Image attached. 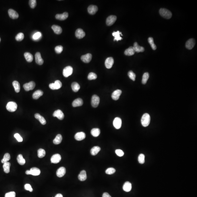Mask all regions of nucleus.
I'll list each match as a JSON object with an SVG mask.
<instances>
[{"instance_id": "f257e3e1", "label": "nucleus", "mask_w": 197, "mask_h": 197, "mask_svg": "<svg viewBox=\"0 0 197 197\" xmlns=\"http://www.w3.org/2000/svg\"><path fill=\"white\" fill-rule=\"evenodd\" d=\"M160 15L164 18L166 19H170L172 17V13L168 9H167L162 8L159 10Z\"/></svg>"}, {"instance_id": "f03ea898", "label": "nucleus", "mask_w": 197, "mask_h": 197, "mask_svg": "<svg viewBox=\"0 0 197 197\" xmlns=\"http://www.w3.org/2000/svg\"><path fill=\"white\" fill-rule=\"evenodd\" d=\"M150 121V117L147 113L144 114L141 118L142 125L143 127H147L149 125Z\"/></svg>"}, {"instance_id": "7ed1b4c3", "label": "nucleus", "mask_w": 197, "mask_h": 197, "mask_svg": "<svg viewBox=\"0 0 197 197\" xmlns=\"http://www.w3.org/2000/svg\"><path fill=\"white\" fill-rule=\"evenodd\" d=\"M41 171L39 169L36 167H33L30 169V170H27L26 174L27 175H32L33 176H38L40 174Z\"/></svg>"}, {"instance_id": "20e7f679", "label": "nucleus", "mask_w": 197, "mask_h": 197, "mask_svg": "<svg viewBox=\"0 0 197 197\" xmlns=\"http://www.w3.org/2000/svg\"><path fill=\"white\" fill-rule=\"evenodd\" d=\"M17 105L15 102L10 101L7 104L6 109L9 111L14 112L17 110Z\"/></svg>"}, {"instance_id": "39448f33", "label": "nucleus", "mask_w": 197, "mask_h": 197, "mask_svg": "<svg viewBox=\"0 0 197 197\" xmlns=\"http://www.w3.org/2000/svg\"><path fill=\"white\" fill-rule=\"evenodd\" d=\"M73 69L72 66H68L64 68L63 71V74L65 77H67L71 76L73 73Z\"/></svg>"}, {"instance_id": "423d86ee", "label": "nucleus", "mask_w": 197, "mask_h": 197, "mask_svg": "<svg viewBox=\"0 0 197 197\" xmlns=\"http://www.w3.org/2000/svg\"><path fill=\"white\" fill-rule=\"evenodd\" d=\"M62 84L60 80H57L54 83H51L49 85L50 88L52 90H58L62 87Z\"/></svg>"}, {"instance_id": "0eeeda50", "label": "nucleus", "mask_w": 197, "mask_h": 197, "mask_svg": "<svg viewBox=\"0 0 197 197\" xmlns=\"http://www.w3.org/2000/svg\"><path fill=\"white\" fill-rule=\"evenodd\" d=\"M100 102V98L97 95L92 96L91 99V105L93 107L96 108L98 106Z\"/></svg>"}, {"instance_id": "6e6552de", "label": "nucleus", "mask_w": 197, "mask_h": 197, "mask_svg": "<svg viewBox=\"0 0 197 197\" xmlns=\"http://www.w3.org/2000/svg\"><path fill=\"white\" fill-rule=\"evenodd\" d=\"M35 86H36V84H35V82L31 81L28 83L24 84L23 87L26 91H28L34 89Z\"/></svg>"}, {"instance_id": "1a4fd4ad", "label": "nucleus", "mask_w": 197, "mask_h": 197, "mask_svg": "<svg viewBox=\"0 0 197 197\" xmlns=\"http://www.w3.org/2000/svg\"><path fill=\"white\" fill-rule=\"evenodd\" d=\"M117 17L115 15H110L107 18V25L108 26L112 25L116 20Z\"/></svg>"}, {"instance_id": "9d476101", "label": "nucleus", "mask_w": 197, "mask_h": 197, "mask_svg": "<svg viewBox=\"0 0 197 197\" xmlns=\"http://www.w3.org/2000/svg\"><path fill=\"white\" fill-rule=\"evenodd\" d=\"M195 45V41L193 38H191L188 40L185 44V46L187 49L191 50L194 47Z\"/></svg>"}, {"instance_id": "9b49d317", "label": "nucleus", "mask_w": 197, "mask_h": 197, "mask_svg": "<svg viewBox=\"0 0 197 197\" xmlns=\"http://www.w3.org/2000/svg\"><path fill=\"white\" fill-rule=\"evenodd\" d=\"M114 63V60L112 57L107 58L105 61V66L107 68L110 69L112 68Z\"/></svg>"}, {"instance_id": "f8f14e48", "label": "nucleus", "mask_w": 197, "mask_h": 197, "mask_svg": "<svg viewBox=\"0 0 197 197\" xmlns=\"http://www.w3.org/2000/svg\"><path fill=\"white\" fill-rule=\"evenodd\" d=\"M113 125L117 129H119L121 127L122 125V120L119 117H115L113 121Z\"/></svg>"}, {"instance_id": "ddd939ff", "label": "nucleus", "mask_w": 197, "mask_h": 197, "mask_svg": "<svg viewBox=\"0 0 197 197\" xmlns=\"http://www.w3.org/2000/svg\"><path fill=\"white\" fill-rule=\"evenodd\" d=\"M92 58V55L90 53H88L86 54L82 55L81 57V60L83 62L86 63H90Z\"/></svg>"}, {"instance_id": "4468645a", "label": "nucleus", "mask_w": 197, "mask_h": 197, "mask_svg": "<svg viewBox=\"0 0 197 197\" xmlns=\"http://www.w3.org/2000/svg\"><path fill=\"white\" fill-rule=\"evenodd\" d=\"M61 157L60 155L58 154L53 155L51 158V162L53 163H57L60 161Z\"/></svg>"}, {"instance_id": "2eb2a0df", "label": "nucleus", "mask_w": 197, "mask_h": 197, "mask_svg": "<svg viewBox=\"0 0 197 197\" xmlns=\"http://www.w3.org/2000/svg\"><path fill=\"white\" fill-rule=\"evenodd\" d=\"M53 116L54 117H56L59 119H63L64 117V115L62 111L60 109H58L54 112L53 114Z\"/></svg>"}, {"instance_id": "dca6fc26", "label": "nucleus", "mask_w": 197, "mask_h": 197, "mask_svg": "<svg viewBox=\"0 0 197 197\" xmlns=\"http://www.w3.org/2000/svg\"><path fill=\"white\" fill-rule=\"evenodd\" d=\"M8 14L10 18L12 19H17L19 17V14L18 12L12 9L8 10Z\"/></svg>"}, {"instance_id": "f3484780", "label": "nucleus", "mask_w": 197, "mask_h": 197, "mask_svg": "<svg viewBox=\"0 0 197 197\" xmlns=\"http://www.w3.org/2000/svg\"><path fill=\"white\" fill-rule=\"evenodd\" d=\"M122 93V90H115L112 94V98L113 100H117L119 99Z\"/></svg>"}, {"instance_id": "a211bd4d", "label": "nucleus", "mask_w": 197, "mask_h": 197, "mask_svg": "<svg viewBox=\"0 0 197 197\" xmlns=\"http://www.w3.org/2000/svg\"><path fill=\"white\" fill-rule=\"evenodd\" d=\"M35 60L36 63L39 65H42L44 63V60L42 58L41 53L37 52L35 54Z\"/></svg>"}, {"instance_id": "6ab92c4d", "label": "nucleus", "mask_w": 197, "mask_h": 197, "mask_svg": "<svg viewBox=\"0 0 197 197\" xmlns=\"http://www.w3.org/2000/svg\"><path fill=\"white\" fill-rule=\"evenodd\" d=\"M86 135L85 133L83 132H78L75 134L74 138L76 140L78 141H81L85 138Z\"/></svg>"}, {"instance_id": "aec40b11", "label": "nucleus", "mask_w": 197, "mask_h": 197, "mask_svg": "<svg viewBox=\"0 0 197 197\" xmlns=\"http://www.w3.org/2000/svg\"><path fill=\"white\" fill-rule=\"evenodd\" d=\"M85 33L81 28H78L75 32V36L77 38L79 39H81L85 36Z\"/></svg>"}, {"instance_id": "412c9836", "label": "nucleus", "mask_w": 197, "mask_h": 197, "mask_svg": "<svg viewBox=\"0 0 197 197\" xmlns=\"http://www.w3.org/2000/svg\"><path fill=\"white\" fill-rule=\"evenodd\" d=\"M98 10V7L95 5H91L88 8V11L89 14L91 15L95 14Z\"/></svg>"}, {"instance_id": "4be33fe9", "label": "nucleus", "mask_w": 197, "mask_h": 197, "mask_svg": "<svg viewBox=\"0 0 197 197\" xmlns=\"http://www.w3.org/2000/svg\"><path fill=\"white\" fill-rule=\"evenodd\" d=\"M66 171L65 168L64 167H61L57 170L56 174L58 177H63L65 174Z\"/></svg>"}, {"instance_id": "5701e85b", "label": "nucleus", "mask_w": 197, "mask_h": 197, "mask_svg": "<svg viewBox=\"0 0 197 197\" xmlns=\"http://www.w3.org/2000/svg\"><path fill=\"white\" fill-rule=\"evenodd\" d=\"M68 17V12H65L62 14H57L55 15V18L59 20H63L67 19Z\"/></svg>"}, {"instance_id": "b1692460", "label": "nucleus", "mask_w": 197, "mask_h": 197, "mask_svg": "<svg viewBox=\"0 0 197 197\" xmlns=\"http://www.w3.org/2000/svg\"><path fill=\"white\" fill-rule=\"evenodd\" d=\"M134 51L135 52L137 53L142 52L144 50V48L143 47L139 45L137 42H135L134 44V46H133Z\"/></svg>"}, {"instance_id": "393cba45", "label": "nucleus", "mask_w": 197, "mask_h": 197, "mask_svg": "<svg viewBox=\"0 0 197 197\" xmlns=\"http://www.w3.org/2000/svg\"><path fill=\"white\" fill-rule=\"evenodd\" d=\"M112 35L115 37L114 39V41H118L122 39V38L120 36V35L123 36L122 34V33L120 32L119 31H117L116 32L114 31V32H113L112 33Z\"/></svg>"}, {"instance_id": "a878e982", "label": "nucleus", "mask_w": 197, "mask_h": 197, "mask_svg": "<svg viewBox=\"0 0 197 197\" xmlns=\"http://www.w3.org/2000/svg\"><path fill=\"white\" fill-rule=\"evenodd\" d=\"M83 104V100L81 98H77L73 101L72 103V106L73 107L80 106H82Z\"/></svg>"}, {"instance_id": "bb28decb", "label": "nucleus", "mask_w": 197, "mask_h": 197, "mask_svg": "<svg viewBox=\"0 0 197 197\" xmlns=\"http://www.w3.org/2000/svg\"><path fill=\"white\" fill-rule=\"evenodd\" d=\"M132 188V185L131 183L128 181L125 182L123 187V189L124 191L126 192H129L131 190Z\"/></svg>"}, {"instance_id": "cd10ccee", "label": "nucleus", "mask_w": 197, "mask_h": 197, "mask_svg": "<svg viewBox=\"0 0 197 197\" xmlns=\"http://www.w3.org/2000/svg\"><path fill=\"white\" fill-rule=\"evenodd\" d=\"M135 53V52L133 47V46H131L125 50L124 53L125 55H127V56H131V55H133Z\"/></svg>"}, {"instance_id": "c85d7f7f", "label": "nucleus", "mask_w": 197, "mask_h": 197, "mask_svg": "<svg viewBox=\"0 0 197 197\" xmlns=\"http://www.w3.org/2000/svg\"><path fill=\"white\" fill-rule=\"evenodd\" d=\"M35 118L38 119L39 121L41 124L45 125L46 124V121L44 117L41 116L39 114L36 113L34 115Z\"/></svg>"}, {"instance_id": "c756f323", "label": "nucleus", "mask_w": 197, "mask_h": 197, "mask_svg": "<svg viewBox=\"0 0 197 197\" xmlns=\"http://www.w3.org/2000/svg\"><path fill=\"white\" fill-rule=\"evenodd\" d=\"M52 28L56 34H60L62 33V28L59 26L53 25L52 26Z\"/></svg>"}, {"instance_id": "7c9ffc66", "label": "nucleus", "mask_w": 197, "mask_h": 197, "mask_svg": "<svg viewBox=\"0 0 197 197\" xmlns=\"http://www.w3.org/2000/svg\"><path fill=\"white\" fill-rule=\"evenodd\" d=\"M87 178L86 172L84 170L81 171L78 176V179L81 181H84L86 180Z\"/></svg>"}, {"instance_id": "2f4dec72", "label": "nucleus", "mask_w": 197, "mask_h": 197, "mask_svg": "<svg viewBox=\"0 0 197 197\" xmlns=\"http://www.w3.org/2000/svg\"><path fill=\"white\" fill-rule=\"evenodd\" d=\"M43 95V91L38 90L35 91L33 94V98L34 99H38Z\"/></svg>"}, {"instance_id": "473e14b6", "label": "nucleus", "mask_w": 197, "mask_h": 197, "mask_svg": "<svg viewBox=\"0 0 197 197\" xmlns=\"http://www.w3.org/2000/svg\"><path fill=\"white\" fill-rule=\"evenodd\" d=\"M24 56L26 61L28 63H31L33 60V57L32 54L30 53L26 52L24 53Z\"/></svg>"}, {"instance_id": "72a5a7b5", "label": "nucleus", "mask_w": 197, "mask_h": 197, "mask_svg": "<svg viewBox=\"0 0 197 197\" xmlns=\"http://www.w3.org/2000/svg\"><path fill=\"white\" fill-rule=\"evenodd\" d=\"M101 149L98 146L93 147L90 150V153L93 155H95L99 152Z\"/></svg>"}, {"instance_id": "f704fd0d", "label": "nucleus", "mask_w": 197, "mask_h": 197, "mask_svg": "<svg viewBox=\"0 0 197 197\" xmlns=\"http://www.w3.org/2000/svg\"><path fill=\"white\" fill-rule=\"evenodd\" d=\"M63 138L61 134H58L56 136L55 138L53 140V142L54 144H58L61 143Z\"/></svg>"}, {"instance_id": "c9c22d12", "label": "nucleus", "mask_w": 197, "mask_h": 197, "mask_svg": "<svg viewBox=\"0 0 197 197\" xmlns=\"http://www.w3.org/2000/svg\"><path fill=\"white\" fill-rule=\"evenodd\" d=\"M12 85L15 89V92L17 93H18L20 90V85L19 83L17 81H14L12 82Z\"/></svg>"}, {"instance_id": "e433bc0d", "label": "nucleus", "mask_w": 197, "mask_h": 197, "mask_svg": "<svg viewBox=\"0 0 197 197\" xmlns=\"http://www.w3.org/2000/svg\"><path fill=\"white\" fill-rule=\"evenodd\" d=\"M71 87L72 90L75 92H78L79 89H80V87L79 84L77 82H73L72 84Z\"/></svg>"}, {"instance_id": "4c0bfd02", "label": "nucleus", "mask_w": 197, "mask_h": 197, "mask_svg": "<svg viewBox=\"0 0 197 197\" xmlns=\"http://www.w3.org/2000/svg\"><path fill=\"white\" fill-rule=\"evenodd\" d=\"M100 131L98 128H93L91 130V134L93 136L98 137L100 135Z\"/></svg>"}, {"instance_id": "58836bf2", "label": "nucleus", "mask_w": 197, "mask_h": 197, "mask_svg": "<svg viewBox=\"0 0 197 197\" xmlns=\"http://www.w3.org/2000/svg\"><path fill=\"white\" fill-rule=\"evenodd\" d=\"M11 166V164L9 162L5 163H3V168L4 171L6 173H9L10 170V167Z\"/></svg>"}, {"instance_id": "ea45409f", "label": "nucleus", "mask_w": 197, "mask_h": 197, "mask_svg": "<svg viewBox=\"0 0 197 197\" xmlns=\"http://www.w3.org/2000/svg\"><path fill=\"white\" fill-rule=\"evenodd\" d=\"M18 162V163L20 165H24L25 163V160L23 158L22 155V154L18 155L17 158Z\"/></svg>"}, {"instance_id": "a19ab883", "label": "nucleus", "mask_w": 197, "mask_h": 197, "mask_svg": "<svg viewBox=\"0 0 197 197\" xmlns=\"http://www.w3.org/2000/svg\"><path fill=\"white\" fill-rule=\"evenodd\" d=\"M42 36V35L40 32H37L33 34L32 37L33 40L37 41L41 38Z\"/></svg>"}, {"instance_id": "79ce46f5", "label": "nucleus", "mask_w": 197, "mask_h": 197, "mask_svg": "<svg viewBox=\"0 0 197 197\" xmlns=\"http://www.w3.org/2000/svg\"><path fill=\"white\" fill-rule=\"evenodd\" d=\"M149 74L148 72L144 73L143 74L142 79V83L144 84H145L146 83L147 80L149 79Z\"/></svg>"}, {"instance_id": "37998d69", "label": "nucleus", "mask_w": 197, "mask_h": 197, "mask_svg": "<svg viewBox=\"0 0 197 197\" xmlns=\"http://www.w3.org/2000/svg\"><path fill=\"white\" fill-rule=\"evenodd\" d=\"M10 158H11V157H10V154L8 153H6L4 156L3 158L1 160V163H5L7 162L9 160Z\"/></svg>"}, {"instance_id": "c03bdc74", "label": "nucleus", "mask_w": 197, "mask_h": 197, "mask_svg": "<svg viewBox=\"0 0 197 197\" xmlns=\"http://www.w3.org/2000/svg\"><path fill=\"white\" fill-rule=\"evenodd\" d=\"M46 152L42 149H39L38 150V156L39 158H42L45 156Z\"/></svg>"}, {"instance_id": "a18cd8bd", "label": "nucleus", "mask_w": 197, "mask_h": 197, "mask_svg": "<svg viewBox=\"0 0 197 197\" xmlns=\"http://www.w3.org/2000/svg\"><path fill=\"white\" fill-rule=\"evenodd\" d=\"M148 42L149 43L152 47V49L154 50H155L157 49V47L154 43V40L152 37H150L148 38Z\"/></svg>"}, {"instance_id": "49530a36", "label": "nucleus", "mask_w": 197, "mask_h": 197, "mask_svg": "<svg viewBox=\"0 0 197 197\" xmlns=\"http://www.w3.org/2000/svg\"><path fill=\"white\" fill-rule=\"evenodd\" d=\"M145 156L143 154H141L139 155L138 158V161L141 164H143L145 162Z\"/></svg>"}, {"instance_id": "de8ad7c7", "label": "nucleus", "mask_w": 197, "mask_h": 197, "mask_svg": "<svg viewBox=\"0 0 197 197\" xmlns=\"http://www.w3.org/2000/svg\"><path fill=\"white\" fill-rule=\"evenodd\" d=\"M97 77V76L95 73L93 72H90L88 74V79L89 80H93L96 79Z\"/></svg>"}, {"instance_id": "09e8293b", "label": "nucleus", "mask_w": 197, "mask_h": 197, "mask_svg": "<svg viewBox=\"0 0 197 197\" xmlns=\"http://www.w3.org/2000/svg\"><path fill=\"white\" fill-rule=\"evenodd\" d=\"M24 35L23 33H20L16 36L15 39L17 41H20L24 39Z\"/></svg>"}, {"instance_id": "8fccbe9b", "label": "nucleus", "mask_w": 197, "mask_h": 197, "mask_svg": "<svg viewBox=\"0 0 197 197\" xmlns=\"http://www.w3.org/2000/svg\"><path fill=\"white\" fill-rule=\"evenodd\" d=\"M128 75L129 76V78L132 80L133 81H134L135 80L136 75L132 71H131L128 72Z\"/></svg>"}, {"instance_id": "3c124183", "label": "nucleus", "mask_w": 197, "mask_h": 197, "mask_svg": "<svg viewBox=\"0 0 197 197\" xmlns=\"http://www.w3.org/2000/svg\"><path fill=\"white\" fill-rule=\"evenodd\" d=\"M63 49V47L61 45L57 46L55 48V51L57 54H60L62 52Z\"/></svg>"}, {"instance_id": "603ef678", "label": "nucleus", "mask_w": 197, "mask_h": 197, "mask_svg": "<svg viewBox=\"0 0 197 197\" xmlns=\"http://www.w3.org/2000/svg\"><path fill=\"white\" fill-rule=\"evenodd\" d=\"M116 170L114 168H110L107 169L106 170V173L107 174H113L114 173H115Z\"/></svg>"}, {"instance_id": "864d4df0", "label": "nucleus", "mask_w": 197, "mask_h": 197, "mask_svg": "<svg viewBox=\"0 0 197 197\" xmlns=\"http://www.w3.org/2000/svg\"><path fill=\"white\" fill-rule=\"evenodd\" d=\"M29 4L31 8L34 9L36 5V0H30L29 1Z\"/></svg>"}, {"instance_id": "5fc2aeb1", "label": "nucleus", "mask_w": 197, "mask_h": 197, "mask_svg": "<svg viewBox=\"0 0 197 197\" xmlns=\"http://www.w3.org/2000/svg\"><path fill=\"white\" fill-rule=\"evenodd\" d=\"M14 136L17 139L18 141L19 142H21L23 141V138L18 133H16L14 134Z\"/></svg>"}, {"instance_id": "6e6d98bb", "label": "nucleus", "mask_w": 197, "mask_h": 197, "mask_svg": "<svg viewBox=\"0 0 197 197\" xmlns=\"http://www.w3.org/2000/svg\"><path fill=\"white\" fill-rule=\"evenodd\" d=\"M115 153L117 156L119 157H122L124 154V152L122 150L120 149H117L115 150Z\"/></svg>"}, {"instance_id": "4d7b16f0", "label": "nucleus", "mask_w": 197, "mask_h": 197, "mask_svg": "<svg viewBox=\"0 0 197 197\" xmlns=\"http://www.w3.org/2000/svg\"><path fill=\"white\" fill-rule=\"evenodd\" d=\"M15 195H16L15 193L13 191L6 193L5 197H15Z\"/></svg>"}, {"instance_id": "13d9d810", "label": "nucleus", "mask_w": 197, "mask_h": 197, "mask_svg": "<svg viewBox=\"0 0 197 197\" xmlns=\"http://www.w3.org/2000/svg\"><path fill=\"white\" fill-rule=\"evenodd\" d=\"M25 188L26 190H28L30 192H32L33 191V188L31 187L30 185L29 184H26L25 185Z\"/></svg>"}, {"instance_id": "bf43d9fd", "label": "nucleus", "mask_w": 197, "mask_h": 197, "mask_svg": "<svg viewBox=\"0 0 197 197\" xmlns=\"http://www.w3.org/2000/svg\"><path fill=\"white\" fill-rule=\"evenodd\" d=\"M102 197H111L108 193L105 192L103 194Z\"/></svg>"}, {"instance_id": "052dcab7", "label": "nucleus", "mask_w": 197, "mask_h": 197, "mask_svg": "<svg viewBox=\"0 0 197 197\" xmlns=\"http://www.w3.org/2000/svg\"><path fill=\"white\" fill-rule=\"evenodd\" d=\"M55 197H63V196L62 194L58 193V194L56 195L55 196Z\"/></svg>"}, {"instance_id": "680f3d73", "label": "nucleus", "mask_w": 197, "mask_h": 197, "mask_svg": "<svg viewBox=\"0 0 197 197\" xmlns=\"http://www.w3.org/2000/svg\"><path fill=\"white\" fill-rule=\"evenodd\" d=\"M0 41H1V39L0 38Z\"/></svg>"}]
</instances>
